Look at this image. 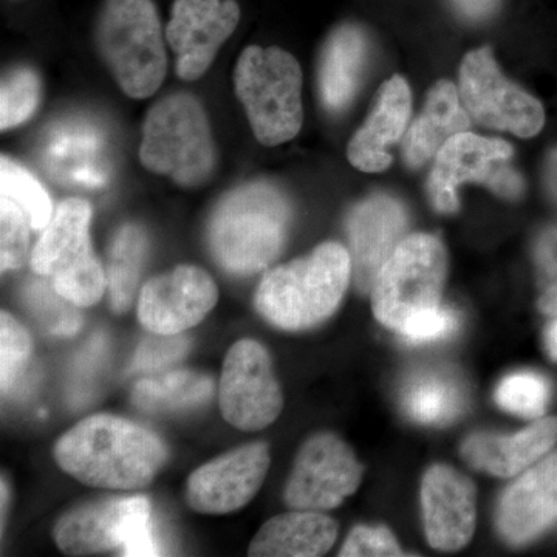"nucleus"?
Returning a JSON list of instances; mask_svg holds the SVG:
<instances>
[{"instance_id": "16", "label": "nucleus", "mask_w": 557, "mask_h": 557, "mask_svg": "<svg viewBox=\"0 0 557 557\" xmlns=\"http://www.w3.org/2000/svg\"><path fill=\"white\" fill-rule=\"evenodd\" d=\"M218 299V285L207 271L180 265L146 282L139 292L138 319L150 333L178 335L199 325Z\"/></svg>"}, {"instance_id": "31", "label": "nucleus", "mask_w": 557, "mask_h": 557, "mask_svg": "<svg viewBox=\"0 0 557 557\" xmlns=\"http://www.w3.org/2000/svg\"><path fill=\"white\" fill-rule=\"evenodd\" d=\"M548 381L533 372H518L505 376L496 388V401L509 413L525 418L544 416L549 403Z\"/></svg>"}, {"instance_id": "23", "label": "nucleus", "mask_w": 557, "mask_h": 557, "mask_svg": "<svg viewBox=\"0 0 557 557\" xmlns=\"http://www.w3.org/2000/svg\"><path fill=\"white\" fill-rule=\"evenodd\" d=\"M471 126L460 91L449 81H438L429 91L426 104L410 127L405 141V159L410 168L423 166L448 139Z\"/></svg>"}, {"instance_id": "11", "label": "nucleus", "mask_w": 557, "mask_h": 557, "mask_svg": "<svg viewBox=\"0 0 557 557\" xmlns=\"http://www.w3.org/2000/svg\"><path fill=\"white\" fill-rule=\"evenodd\" d=\"M219 406L231 426L245 432L269 428L281 416L284 395L269 351L255 339L230 348L219 383Z\"/></svg>"}, {"instance_id": "9", "label": "nucleus", "mask_w": 557, "mask_h": 557, "mask_svg": "<svg viewBox=\"0 0 557 557\" xmlns=\"http://www.w3.org/2000/svg\"><path fill=\"white\" fill-rule=\"evenodd\" d=\"M54 542L69 556H159L152 505L145 496L112 497L62 516Z\"/></svg>"}, {"instance_id": "32", "label": "nucleus", "mask_w": 557, "mask_h": 557, "mask_svg": "<svg viewBox=\"0 0 557 557\" xmlns=\"http://www.w3.org/2000/svg\"><path fill=\"white\" fill-rule=\"evenodd\" d=\"M33 341L28 330L13 314H0V386L2 394H10L28 368Z\"/></svg>"}, {"instance_id": "40", "label": "nucleus", "mask_w": 557, "mask_h": 557, "mask_svg": "<svg viewBox=\"0 0 557 557\" xmlns=\"http://www.w3.org/2000/svg\"><path fill=\"white\" fill-rule=\"evenodd\" d=\"M544 343L549 358L557 361V317L553 318V321L545 329Z\"/></svg>"}, {"instance_id": "15", "label": "nucleus", "mask_w": 557, "mask_h": 557, "mask_svg": "<svg viewBox=\"0 0 557 557\" xmlns=\"http://www.w3.org/2000/svg\"><path fill=\"white\" fill-rule=\"evenodd\" d=\"M239 21L234 0H175L166 38L180 78L196 81L205 75Z\"/></svg>"}, {"instance_id": "24", "label": "nucleus", "mask_w": 557, "mask_h": 557, "mask_svg": "<svg viewBox=\"0 0 557 557\" xmlns=\"http://www.w3.org/2000/svg\"><path fill=\"white\" fill-rule=\"evenodd\" d=\"M368 57L369 42L361 28L343 25L332 33L319 67V90L325 108L339 112L350 104L361 83Z\"/></svg>"}, {"instance_id": "30", "label": "nucleus", "mask_w": 557, "mask_h": 557, "mask_svg": "<svg viewBox=\"0 0 557 557\" xmlns=\"http://www.w3.org/2000/svg\"><path fill=\"white\" fill-rule=\"evenodd\" d=\"M24 298L33 317L51 335L73 336L83 325L78 307L58 295L51 284L32 281L25 287Z\"/></svg>"}, {"instance_id": "37", "label": "nucleus", "mask_w": 557, "mask_h": 557, "mask_svg": "<svg viewBox=\"0 0 557 557\" xmlns=\"http://www.w3.org/2000/svg\"><path fill=\"white\" fill-rule=\"evenodd\" d=\"M339 556H405L397 539L386 527L358 525L350 531Z\"/></svg>"}, {"instance_id": "29", "label": "nucleus", "mask_w": 557, "mask_h": 557, "mask_svg": "<svg viewBox=\"0 0 557 557\" xmlns=\"http://www.w3.org/2000/svg\"><path fill=\"white\" fill-rule=\"evenodd\" d=\"M42 97V83L33 69L13 70L2 81L0 127L10 131L32 119Z\"/></svg>"}, {"instance_id": "7", "label": "nucleus", "mask_w": 557, "mask_h": 557, "mask_svg": "<svg viewBox=\"0 0 557 557\" xmlns=\"http://www.w3.org/2000/svg\"><path fill=\"white\" fill-rule=\"evenodd\" d=\"M91 207L83 199L62 201L32 251V270L76 307L95 306L108 277L90 242Z\"/></svg>"}, {"instance_id": "33", "label": "nucleus", "mask_w": 557, "mask_h": 557, "mask_svg": "<svg viewBox=\"0 0 557 557\" xmlns=\"http://www.w3.org/2000/svg\"><path fill=\"white\" fill-rule=\"evenodd\" d=\"M32 230L24 209L10 197L0 196V267L3 273L24 265L30 251Z\"/></svg>"}, {"instance_id": "17", "label": "nucleus", "mask_w": 557, "mask_h": 557, "mask_svg": "<svg viewBox=\"0 0 557 557\" xmlns=\"http://www.w3.org/2000/svg\"><path fill=\"white\" fill-rule=\"evenodd\" d=\"M421 508L432 548L458 552L474 536L475 487L457 469L446 465L428 469L421 483Z\"/></svg>"}, {"instance_id": "35", "label": "nucleus", "mask_w": 557, "mask_h": 557, "mask_svg": "<svg viewBox=\"0 0 557 557\" xmlns=\"http://www.w3.org/2000/svg\"><path fill=\"white\" fill-rule=\"evenodd\" d=\"M536 263L539 309L557 317V226L545 230L534 247Z\"/></svg>"}, {"instance_id": "20", "label": "nucleus", "mask_w": 557, "mask_h": 557, "mask_svg": "<svg viewBox=\"0 0 557 557\" xmlns=\"http://www.w3.org/2000/svg\"><path fill=\"white\" fill-rule=\"evenodd\" d=\"M557 442V418L537 420L518 434L478 432L461 445V457L472 468L496 478H516L533 467Z\"/></svg>"}, {"instance_id": "4", "label": "nucleus", "mask_w": 557, "mask_h": 557, "mask_svg": "<svg viewBox=\"0 0 557 557\" xmlns=\"http://www.w3.org/2000/svg\"><path fill=\"white\" fill-rule=\"evenodd\" d=\"M95 38L102 60L127 97L146 100L160 89L168 60L152 0H106Z\"/></svg>"}, {"instance_id": "22", "label": "nucleus", "mask_w": 557, "mask_h": 557, "mask_svg": "<svg viewBox=\"0 0 557 557\" xmlns=\"http://www.w3.org/2000/svg\"><path fill=\"white\" fill-rule=\"evenodd\" d=\"M338 539V523L322 511L296 509L263 523L249 545V556H324Z\"/></svg>"}, {"instance_id": "8", "label": "nucleus", "mask_w": 557, "mask_h": 557, "mask_svg": "<svg viewBox=\"0 0 557 557\" xmlns=\"http://www.w3.org/2000/svg\"><path fill=\"white\" fill-rule=\"evenodd\" d=\"M448 258L437 237L413 234L392 252L376 276L372 309L381 324L398 332L410 319L442 307Z\"/></svg>"}, {"instance_id": "18", "label": "nucleus", "mask_w": 557, "mask_h": 557, "mask_svg": "<svg viewBox=\"0 0 557 557\" xmlns=\"http://www.w3.org/2000/svg\"><path fill=\"white\" fill-rule=\"evenodd\" d=\"M557 522V453L542 457L508 486L498 500V533L511 545H523Z\"/></svg>"}, {"instance_id": "19", "label": "nucleus", "mask_w": 557, "mask_h": 557, "mask_svg": "<svg viewBox=\"0 0 557 557\" xmlns=\"http://www.w3.org/2000/svg\"><path fill=\"white\" fill-rule=\"evenodd\" d=\"M408 214L399 201L373 196L361 201L347 219L351 276L359 292L372 289L380 270L405 240Z\"/></svg>"}, {"instance_id": "13", "label": "nucleus", "mask_w": 557, "mask_h": 557, "mask_svg": "<svg viewBox=\"0 0 557 557\" xmlns=\"http://www.w3.org/2000/svg\"><path fill=\"white\" fill-rule=\"evenodd\" d=\"M364 467L344 440L313 435L304 443L285 486L289 508L329 511L339 507L361 485Z\"/></svg>"}, {"instance_id": "6", "label": "nucleus", "mask_w": 557, "mask_h": 557, "mask_svg": "<svg viewBox=\"0 0 557 557\" xmlns=\"http://www.w3.org/2000/svg\"><path fill=\"white\" fill-rule=\"evenodd\" d=\"M139 161L180 186H199L215 170V146L203 106L189 94L153 104L143 124Z\"/></svg>"}, {"instance_id": "27", "label": "nucleus", "mask_w": 557, "mask_h": 557, "mask_svg": "<svg viewBox=\"0 0 557 557\" xmlns=\"http://www.w3.org/2000/svg\"><path fill=\"white\" fill-rule=\"evenodd\" d=\"M148 248V234L135 223L121 226L116 233L108 267L110 304L115 313H124L134 302Z\"/></svg>"}, {"instance_id": "10", "label": "nucleus", "mask_w": 557, "mask_h": 557, "mask_svg": "<svg viewBox=\"0 0 557 557\" xmlns=\"http://www.w3.org/2000/svg\"><path fill=\"white\" fill-rule=\"evenodd\" d=\"M512 146L504 139L479 137L461 132L448 139L438 150L437 160L428 182L432 205L440 212H456L458 186L482 183L504 199H519L523 194V180L509 166Z\"/></svg>"}, {"instance_id": "39", "label": "nucleus", "mask_w": 557, "mask_h": 557, "mask_svg": "<svg viewBox=\"0 0 557 557\" xmlns=\"http://www.w3.org/2000/svg\"><path fill=\"white\" fill-rule=\"evenodd\" d=\"M544 182L547 193L557 207V148L549 150L544 164Z\"/></svg>"}, {"instance_id": "1", "label": "nucleus", "mask_w": 557, "mask_h": 557, "mask_svg": "<svg viewBox=\"0 0 557 557\" xmlns=\"http://www.w3.org/2000/svg\"><path fill=\"white\" fill-rule=\"evenodd\" d=\"M62 471L87 486L135 491L153 482L168 460L164 443L126 418H84L54 445Z\"/></svg>"}, {"instance_id": "34", "label": "nucleus", "mask_w": 557, "mask_h": 557, "mask_svg": "<svg viewBox=\"0 0 557 557\" xmlns=\"http://www.w3.org/2000/svg\"><path fill=\"white\" fill-rule=\"evenodd\" d=\"M190 348L189 338L178 335L152 333L139 343L131 362L132 373H152L171 368L186 357Z\"/></svg>"}, {"instance_id": "21", "label": "nucleus", "mask_w": 557, "mask_h": 557, "mask_svg": "<svg viewBox=\"0 0 557 557\" xmlns=\"http://www.w3.org/2000/svg\"><path fill=\"white\" fill-rule=\"evenodd\" d=\"M412 109V95L401 76H394L381 87L375 108L348 145L347 157L357 170L381 172L392 163L388 146L405 134Z\"/></svg>"}, {"instance_id": "36", "label": "nucleus", "mask_w": 557, "mask_h": 557, "mask_svg": "<svg viewBox=\"0 0 557 557\" xmlns=\"http://www.w3.org/2000/svg\"><path fill=\"white\" fill-rule=\"evenodd\" d=\"M458 325L460 318L456 310L438 307L410 319L398 333L408 344L437 343L450 338L457 332Z\"/></svg>"}, {"instance_id": "2", "label": "nucleus", "mask_w": 557, "mask_h": 557, "mask_svg": "<svg viewBox=\"0 0 557 557\" xmlns=\"http://www.w3.org/2000/svg\"><path fill=\"white\" fill-rule=\"evenodd\" d=\"M292 222L287 197L265 182L226 194L209 220L208 245L226 273L251 276L277 258Z\"/></svg>"}, {"instance_id": "26", "label": "nucleus", "mask_w": 557, "mask_h": 557, "mask_svg": "<svg viewBox=\"0 0 557 557\" xmlns=\"http://www.w3.org/2000/svg\"><path fill=\"white\" fill-rule=\"evenodd\" d=\"M214 394V381L190 370H175L164 375L138 381L132 403L141 412L153 416L190 412L207 405Z\"/></svg>"}, {"instance_id": "38", "label": "nucleus", "mask_w": 557, "mask_h": 557, "mask_svg": "<svg viewBox=\"0 0 557 557\" xmlns=\"http://www.w3.org/2000/svg\"><path fill=\"white\" fill-rule=\"evenodd\" d=\"M498 0H454V5L468 20L479 21L490 16Z\"/></svg>"}, {"instance_id": "5", "label": "nucleus", "mask_w": 557, "mask_h": 557, "mask_svg": "<svg viewBox=\"0 0 557 557\" xmlns=\"http://www.w3.org/2000/svg\"><path fill=\"white\" fill-rule=\"evenodd\" d=\"M234 89L260 145H284L302 127V72L278 47L249 46L234 70Z\"/></svg>"}, {"instance_id": "3", "label": "nucleus", "mask_w": 557, "mask_h": 557, "mask_svg": "<svg viewBox=\"0 0 557 557\" xmlns=\"http://www.w3.org/2000/svg\"><path fill=\"white\" fill-rule=\"evenodd\" d=\"M350 278V252L327 242L307 258L269 271L256 292V310L288 332L317 327L338 309Z\"/></svg>"}, {"instance_id": "12", "label": "nucleus", "mask_w": 557, "mask_h": 557, "mask_svg": "<svg viewBox=\"0 0 557 557\" xmlns=\"http://www.w3.org/2000/svg\"><path fill=\"white\" fill-rule=\"evenodd\" d=\"M460 98L472 119L493 129L531 138L545 124L541 101L505 78L490 49L471 51L460 67Z\"/></svg>"}, {"instance_id": "28", "label": "nucleus", "mask_w": 557, "mask_h": 557, "mask_svg": "<svg viewBox=\"0 0 557 557\" xmlns=\"http://www.w3.org/2000/svg\"><path fill=\"white\" fill-rule=\"evenodd\" d=\"M0 196L10 197L24 209L33 231L46 230L53 218L49 193L39 180L5 156L0 159Z\"/></svg>"}, {"instance_id": "14", "label": "nucleus", "mask_w": 557, "mask_h": 557, "mask_svg": "<svg viewBox=\"0 0 557 557\" xmlns=\"http://www.w3.org/2000/svg\"><path fill=\"white\" fill-rule=\"evenodd\" d=\"M270 461L269 445L249 443L201 465L186 486L189 507L203 515L239 511L259 493Z\"/></svg>"}, {"instance_id": "25", "label": "nucleus", "mask_w": 557, "mask_h": 557, "mask_svg": "<svg viewBox=\"0 0 557 557\" xmlns=\"http://www.w3.org/2000/svg\"><path fill=\"white\" fill-rule=\"evenodd\" d=\"M401 405L418 423L445 426L465 412L467 395L460 381L445 370H420L406 380Z\"/></svg>"}]
</instances>
